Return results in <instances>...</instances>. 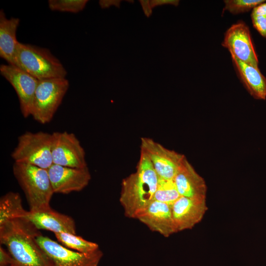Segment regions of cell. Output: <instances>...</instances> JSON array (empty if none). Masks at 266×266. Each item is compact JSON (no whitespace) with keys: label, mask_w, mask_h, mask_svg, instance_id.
<instances>
[{"label":"cell","mask_w":266,"mask_h":266,"mask_svg":"<svg viewBox=\"0 0 266 266\" xmlns=\"http://www.w3.org/2000/svg\"><path fill=\"white\" fill-rule=\"evenodd\" d=\"M41 234L27 219H13L0 225V242L18 266H53L36 241Z\"/></svg>","instance_id":"6da1fadb"},{"label":"cell","mask_w":266,"mask_h":266,"mask_svg":"<svg viewBox=\"0 0 266 266\" xmlns=\"http://www.w3.org/2000/svg\"><path fill=\"white\" fill-rule=\"evenodd\" d=\"M159 177L147 157L140 152L135 172L122 182L119 201L124 215L134 218L154 200Z\"/></svg>","instance_id":"7a4b0ae2"},{"label":"cell","mask_w":266,"mask_h":266,"mask_svg":"<svg viewBox=\"0 0 266 266\" xmlns=\"http://www.w3.org/2000/svg\"><path fill=\"white\" fill-rule=\"evenodd\" d=\"M12 169L27 198L30 211L50 207V200L54 193L47 169L18 163H14Z\"/></svg>","instance_id":"3957f363"},{"label":"cell","mask_w":266,"mask_h":266,"mask_svg":"<svg viewBox=\"0 0 266 266\" xmlns=\"http://www.w3.org/2000/svg\"><path fill=\"white\" fill-rule=\"evenodd\" d=\"M16 66L38 80L66 78L67 72L61 62L49 50L35 45L18 43Z\"/></svg>","instance_id":"277c9868"},{"label":"cell","mask_w":266,"mask_h":266,"mask_svg":"<svg viewBox=\"0 0 266 266\" xmlns=\"http://www.w3.org/2000/svg\"><path fill=\"white\" fill-rule=\"evenodd\" d=\"M52 133L26 132L18 138L11 156L14 163H24L48 169L53 164Z\"/></svg>","instance_id":"5b68a950"},{"label":"cell","mask_w":266,"mask_h":266,"mask_svg":"<svg viewBox=\"0 0 266 266\" xmlns=\"http://www.w3.org/2000/svg\"><path fill=\"white\" fill-rule=\"evenodd\" d=\"M66 78H54L38 80L33 101L31 116L42 124L50 122L68 87Z\"/></svg>","instance_id":"8992f818"},{"label":"cell","mask_w":266,"mask_h":266,"mask_svg":"<svg viewBox=\"0 0 266 266\" xmlns=\"http://www.w3.org/2000/svg\"><path fill=\"white\" fill-rule=\"evenodd\" d=\"M36 241L53 266H98L103 255L100 249L88 253L73 251L41 233Z\"/></svg>","instance_id":"52a82bcc"},{"label":"cell","mask_w":266,"mask_h":266,"mask_svg":"<svg viewBox=\"0 0 266 266\" xmlns=\"http://www.w3.org/2000/svg\"><path fill=\"white\" fill-rule=\"evenodd\" d=\"M52 136L53 164L75 168L88 166L85 150L74 133L56 132Z\"/></svg>","instance_id":"ba28073f"},{"label":"cell","mask_w":266,"mask_h":266,"mask_svg":"<svg viewBox=\"0 0 266 266\" xmlns=\"http://www.w3.org/2000/svg\"><path fill=\"white\" fill-rule=\"evenodd\" d=\"M140 150L151 162L158 177L164 179H174L185 157L146 137L141 138Z\"/></svg>","instance_id":"9c48e42d"},{"label":"cell","mask_w":266,"mask_h":266,"mask_svg":"<svg viewBox=\"0 0 266 266\" xmlns=\"http://www.w3.org/2000/svg\"><path fill=\"white\" fill-rule=\"evenodd\" d=\"M222 45L242 62L259 68L258 56L249 28L243 21H238L226 31Z\"/></svg>","instance_id":"30bf717a"},{"label":"cell","mask_w":266,"mask_h":266,"mask_svg":"<svg viewBox=\"0 0 266 266\" xmlns=\"http://www.w3.org/2000/svg\"><path fill=\"white\" fill-rule=\"evenodd\" d=\"M0 72L12 86L25 118L31 115L35 90L38 80L20 68L11 65H1Z\"/></svg>","instance_id":"8fae6325"},{"label":"cell","mask_w":266,"mask_h":266,"mask_svg":"<svg viewBox=\"0 0 266 266\" xmlns=\"http://www.w3.org/2000/svg\"><path fill=\"white\" fill-rule=\"evenodd\" d=\"M47 171L54 193L67 194L81 191L91 179L88 166L75 168L53 164Z\"/></svg>","instance_id":"7c38bea8"},{"label":"cell","mask_w":266,"mask_h":266,"mask_svg":"<svg viewBox=\"0 0 266 266\" xmlns=\"http://www.w3.org/2000/svg\"><path fill=\"white\" fill-rule=\"evenodd\" d=\"M135 219L164 237L176 233L171 207L167 203L153 200L136 214Z\"/></svg>","instance_id":"4fadbf2b"},{"label":"cell","mask_w":266,"mask_h":266,"mask_svg":"<svg viewBox=\"0 0 266 266\" xmlns=\"http://www.w3.org/2000/svg\"><path fill=\"white\" fill-rule=\"evenodd\" d=\"M171 207L176 233L192 229L201 221L207 210L205 199L183 196Z\"/></svg>","instance_id":"5bb4252c"},{"label":"cell","mask_w":266,"mask_h":266,"mask_svg":"<svg viewBox=\"0 0 266 266\" xmlns=\"http://www.w3.org/2000/svg\"><path fill=\"white\" fill-rule=\"evenodd\" d=\"M24 218L38 230H48L54 233H67L76 234L73 219L53 210L50 207L33 211L29 210Z\"/></svg>","instance_id":"9a60e30c"},{"label":"cell","mask_w":266,"mask_h":266,"mask_svg":"<svg viewBox=\"0 0 266 266\" xmlns=\"http://www.w3.org/2000/svg\"><path fill=\"white\" fill-rule=\"evenodd\" d=\"M180 196L205 199L207 187L204 179L195 170L186 157L174 178Z\"/></svg>","instance_id":"2e32d148"},{"label":"cell","mask_w":266,"mask_h":266,"mask_svg":"<svg viewBox=\"0 0 266 266\" xmlns=\"http://www.w3.org/2000/svg\"><path fill=\"white\" fill-rule=\"evenodd\" d=\"M231 55L236 73L248 93L255 99L266 100V78L259 68L247 64Z\"/></svg>","instance_id":"e0dca14e"},{"label":"cell","mask_w":266,"mask_h":266,"mask_svg":"<svg viewBox=\"0 0 266 266\" xmlns=\"http://www.w3.org/2000/svg\"><path fill=\"white\" fill-rule=\"evenodd\" d=\"M19 22L18 18L7 19L3 10H0V57L9 65L15 66L19 43L16 39V31Z\"/></svg>","instance_id":"ac0fdd59"},{"label":"cell","mask_w":266,"mask_h":266,"mask_svg":"<svg viewBox=\"0 0 266 266\" xmlns=\"http://www.w3.org/2000/svg\"><path fill=\"white\" fill-rule=\"evenodd\" d=\"M28 212L24 208L18 193L9 192L1 197L0 225L13 219L24 218Z\"/></svg>","instance_id":"d6986e66"},{"label":"cell","mask_w":266,"mask_h":266,"mask_svg":"<svg viewBox=\"0 0 266 266\" xmlns=\"http://www.w3.org/2000/svg\"><path fill=\"white\" fill-rule=\"evenodd\" d=\"M55 235L62 245L79 252L88 253L100 249L97 243L88 241L75 234L60 233H55Z\"/></svg>","instance_id":"ffe728a7"},{"label":"cell","mask_w":266,"mask_h":266,"mask_svg":"<svg viewBox=\"0 0 266 266\" xmlns=\"http://www.w3.org/2000/svg\"><path fill=\"white\" fill-rule=\"evenodd\" d=\"M180 197L174 179L159 177L154 200L168 204L171 206Z\"/></svg>","instance_id":"44dd1931"},{"label":"cell","mask_w":266,"mask_h":266,"mask_svg":"<svg viewBox=\"0 0 266 266\" xmlns=\"http://www.w3.org/2000/svg\"><path fill=\"white\" fill-rule=\"evenodd\" d=\"M88 0H49L48 6L51 10L78 13L85 7Z\"/></svg>","instance_id":"7402d4cb"},{"label":"cell","mask_w":266,"mask_h":266,"mask_svg":"<svg viewBox=\"0 0 266 266\" xmlns=\"http://www.w3.org/2000/svg\"><path fill=\"white\" fill-rule=\"evenodd\" d=\"M264 0H225L224 10L233 14L245 13L265 2Z\"/></svg>","instance_id":"603a6c76"},{"label":"cell","mask_w":266,"mask_h":266,"mask_svg":"<svg viewBox=\"0 0 266 266\" xmlns=\"http://www.w3.org/2000/svg\"><path fill=\"white\" fill-rule=\"evenodd\" d=\"M255 29L264 37L266 38V15H251Z\"/></svg>","instance_id":"cb8c5ba5"},{"label":"cell","mask_w":266,"mask_h":266,"mask_svg":"<svg viewBox=\"0 0 266 266\" xmlns=\"http://www.w3.org/2000/svg\"><path fill=\"white\" fill-rule=\"evenodd\" d=\"M16 263L14 259L1 246L0 247V266H8Z\"/></svg>","instance_id":"d4e9b609"},{"label":"cell","mask_w":266,"mask_h":266,"mask_svg":"<svg viewBox=\"0 0 266 266\" xmlns=\"http://www.w3.org/2000/svg\"><path fill=\"white\" fill-rule=\"evenodd\" d=\"M179 3L178 0H151L150 4L152 8L164 4H172L175 6H178Z\"/></svg>","instance_id":"484cf974"},{"label":"cell","mask_w":266,"mask_h":266,"mask_svg":"<svg viewBox=\"0 0 266 266\" xmlns=\"http://www.w3.org/2000/svg\"><path fill=\"white\" fill-rule=\"evenodd\" d=\"M251 15H266V2H264L254 7Z\"/></svg>","instance_id":"4316f807"},{"label":"cell","mask_w":266,"mask_h":266,"mask_svg":"<svg viewBox=\"0 0 266 266\" xmlns=\"http://www.w3.org/2000/svg\"><path fill=\"white\" fill-rule=\"evenodd\" d=\"M139 1L142 6L144 14L147 17H149L152 14V8L150 4V0H140Z\"/></svg>","instance_id":"83f0119b"},{"label":"cell","mask_w":266,"mask_h":266,"mask_svg":"<svg viewBox=\"0 0 266 266\" xmlns=\"http://www.w3.org/2000/svg\"><path fill=\"white\" fill-rule=\"evenodd\" d=\"M120 0H101L99 1V4L102 8H108L110 6L114 5L120 7Z\"/></svg>","instance_id":"f1b7e54d"},{"label":"cell","mask_w":266,"mask_h":266,"mask_svg":"<svg viewBox=\"0 0 266 266\" xmlns=\"http://www.w3.org/2000/svg\"><path fill=\"white\" fill-rule=\"evenodd\" d=\"M18 266L16 263H14L12 265H10L9 266Z\"/></svg>","instance_id":"f546056e"}]
</instances>
